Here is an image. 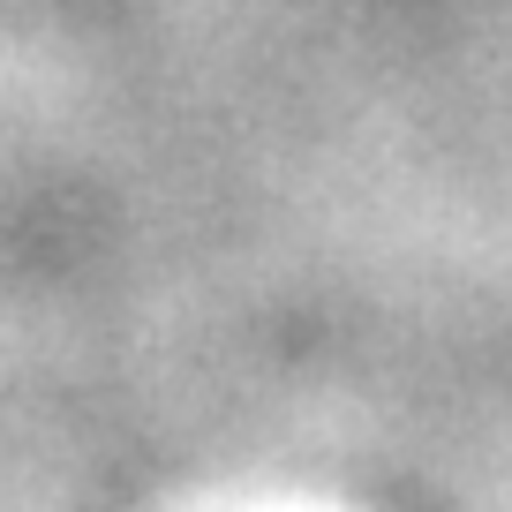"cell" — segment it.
I'll return each instance as SVG.
<instances>
[]
</instances>
